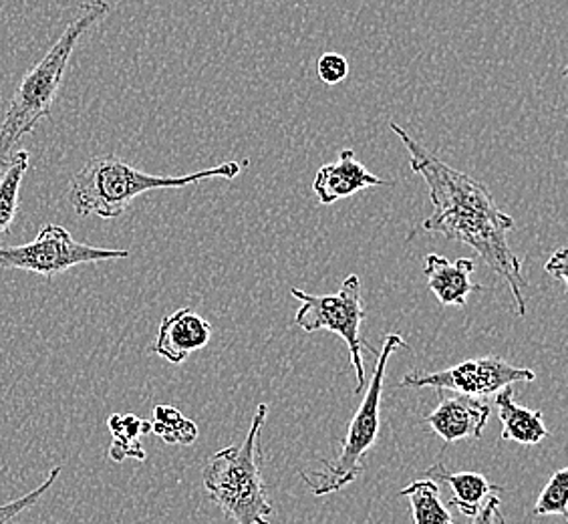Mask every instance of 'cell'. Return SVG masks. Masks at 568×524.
Here are the masks:
<instances>
[{"instance_id": "6da1fadb", "label": "cell", "mask_w": 568, "mask_h": 524, "mask_svg": "<svg viewBox=\"0 0 568 524\" xmlns=\"http://www.w3.org/2000/svg\"><path fill=\"white\" fill-rule=\"evenodd\" d=\"M389 128L409 153L412 170L424 178L434 204V214L422 222L419 230L439 234L448 241L462 242L478 252L494 273L500 274L504 283L508 284L516 313L525 318L523 261L508 244V232L516 229L513 216L500 210L493 192L476 178L442 162L436 153L416 142L399 123L392 121Z\"/></svg>"}, {"instance_id": "7a4b0ae2", "label": "cell", "mask_w": 568, "mask_h": 524, "mask_svg": "<svg viewBox=\"0 0 568 524\" xmlns=\"http://www.w3.org/2000/svg\"><path fill=\"white\" fill-rule=\"evenodd\" d=\"M244 165L224 162L186 175H153L128 164L113 153L95 155L83 165L69 184V202L79 216L118 219L133 200L153 190L184 188L212 178L234 180Z\"/></svg>"}, {"instance_id": "3957f363", "label": "cell", "mask_w": 568, "mask_h": 524, "mask_svg": "<svg viewBox=\"0 0 568 524\" xmlns=\"http://www.w3.org/2000/svg\"><path fill=\"white\" fill-rule=\"evenodd\" d=\"M108 12L110 4L105 0L85 2L49 53L22 77L0 125V175L11 164L14 145H19L24 135H29L44 118L51 115L75 44Z\"/></svg>"}, {"instance_id": "277c9868", "label": "cell", "mask_w": 568, "mask_h": 524, "mask_svg": "<svg viewBox=\"0 0 568 524\" xmlns=\"http://www.w3.org/2000/svg\"><path fill=\"white\" fill-rule=\"evenodd\" d=\"M266 415L268 405H258L241 446L220 450L202 472L210 501L239 524H271L268 516L274 513L258 466V437Z\"/></svg>"}, {"instance_id": "5b68a950", "label": "cell", "mask_w": 568, "mask_h": 524, "mask_svg": "<svg viewBox=\"0 0 568 524\" xmlns=\"http://www.w3.org/2000/svg\"><path fill=\"white\" fill-rule=\"evenodd\" d=\"M397 350H409L407 341L399 333H389L383 339V347L377 353V363L373 372L372 383L361 402L359 410L353 415L347 436L343 440L339 456L335 460H321L323 470H315L311 474L303 472V481L308 484L315 496H328L343 491L359 478L361 472L367 464V454L379 436L382 426V395L383 382L389 360Z\"/></svg>"}, {"instance_id": "8992f818", "label": "cell", "mask_w": 568, "mask_h": 524, "mask_svg": "<svg viewBox=\"0 0 568 524\" xmlns=\"http://www.w3.org/2000/svg\"><path fill=\"white\" fill-rule=\"evenodd\" d=\"M291 295L301 301L295 318L298 328L305 329L306 333H315V331L325 329L345 341V345L349 350L353 370L357 375L355 393H359L367 382L361 347H365L373 355L379 353L373 345L365 343L359 335L361 323L365 321L359 276L349 274L341 284L337 295H308L301 289H291Z\"/></svg>"}, {"instance_id": "52a82bcc", "label": "cell", "mask_w": 568, "mask_h": 524, "mask_svg": "<svg viewBox=\"0 0 568 524\" xmlns=\"http://www.w3.org/2000/svg\"><path fill=\"white\" fill-rule=\"evenodd\" d=\"M130 251L99 249L85 242H77L69 230L59 224H47L39 230L33 242L21 246H0V269L55 276L79 264L128 259Z\"/></svg>"}, {"instance_id": "ba28073f", "label": "cell", "mask_w": 568, "mask_h": 524, "mask_svg": "<svg viewBox=\"0 0 568 524\" xmlns=\"http://www.w3.org/2000/svg\"><path fill=\"white\" fill-rule=\"evenodd\" d=\"M536 373L516 367L500 357H478L462 361L456 367L442 372H412L399 382L402 387H434L437 392H456L471 397H486L514 383L535 382Z\"/></svg>"}, {"instance_id": "9c48e42d", "label": "cell", "mask_w": 568, "mask_h": 524, "mask_svg": "<svg viewBox=\"0 0 568 524\" xmlns=\"http://www.w3.org/2000/svg\"><path fill=\"white\" fill-rule=\"evenodd\" d=\"M493 407L484 397H471L456 393L454 397H446L439 392V404L432 414L424 417L427 426L436 432L446 444H454L459 440H480Z\"/></svg>"}, {"instance_id": "30bf717a", "label": "cell", "mask_w": 568, "mask_h": 524, "mask_svg": "<svg viewBox=\"0 0 568 524\" xmlns=\"http://www.w3.org/2000/svg\"><path fill=\"white\" fill-rule=\"evenodd\" d=\"M377 187H392L382 178L372 174L365 165L361 164L353 150H341L335 162L321 165L313 180V192L321 204L331 206L337 200L351 198L361 190Z\"/></svg>"}, {"instance_id": "8fae6325", "label": "cell", "mask_w": 568, "mask_h": 524, "mask_svg": "<svg viewBox=\"0 0 568 524\" xmlns=\"http://www.w3.org/2000/svg\"><path fill=\"white\" fill-rule=\"evenodd\" d=\"M212 339V325L190 306H182L162 321L152 351L170 363H184L194 351L204 350Z\"/></svg>"}, {"instance_id": "7c38bea8", "label": "cell", "mask_w": 568, "mask_h": 524, "mask_svg": "<svg viewBox=\"0 0 568 524\" xmlns=\"http://www.w3.org/2000/svg\"><path fill=\"white\" fill-rule=\"evenodd\" d=\"M476 264L470 259L448 261L442 254H427L424 262L427 286L444 306H464L470 293L484 291L481 284L471 283Z\"/></svg>"}, {"instance_id": "4fadbf2b", "label": "cell", "mask_w": 568, "mask_h": 524, "mask_svg": "<svg viewBox=\"0 0 568 524\" xmlns=\"http://www.w3.org/2000/svg\"><path fill=\"white\" fill-rule=\"evenodd\" d=\"M427 478L437 484H448L452 491V506L464 516H474L490 494H500L503 488L481 476L478 472H449L444 462H436L426 470Z\"/></svg>"}, {"instance_id": "5bb4252c", "label": "cell", "mask_w": 568, "mask_h": 524, "mask_svg": "<svg viewBox=\"0 0 568 524\" xmlns=\"http://www.w3.org/2000/svg\"><path fill=\"white\" fill-rule=\"evenodd\" d=\"M496 405H498V415L503 424V440L518 442L525 446H536L545 437L550 436L548 427L542 422V412L540 410L535 412L525 405L516 404L510 385H506L498 392Z\"/></svg>"}, {"instance_id": "9a60e30c", "label": "cell", "mask_w": 568, "mask_h": 524, "mask_svg": "<svg viewBox=\"0 0 568 524\" xmlns=\"http://www.w3.org/2000/svg\"><path fill=\"white\" fill-rule=\"evenodd\" d=\"M108 427L113 434V442L110 446V458L113 462H125V460H145L140 437L152 432V424L142 417L133 414H113L108 420Z\"/></svg>"}, {"instance_id": "2e32d148", "label": "cell", "mask_w": 568, "mask_h": 524, "mask_svg": "<svg viewBox=\"0 0 568 524\" xmlns=\"http://www.w3.org/2000/svg\"><path fill=\"white\" fill-rule=\"evenodd\" d=\"M399 496L407 498L416 524H456L452 521L446 504L439 496V484L432 478H422L407 484Z\"/></svg>"}, {"instance_id": "e0dca14e", "label": "cell", "mask_w": 568, "mask_h": 524, "mask_svg": "<svg viewBox=\"0 0 568 524\" xmlns=\"http://www.w3.org/2000/svg\"><path fill=\"white\" fill-rule=\"evenodd\" d=\"M31 165V153L19 150L12 153L11 164L0 175V234L7 232L19 210L22 178Z\"/></svg>"}, {"instance_id": "ac0fdd59", "label": "cell", "mask_w": 568, "mask_h": 524, "mask_svg": "<svg viewBox=\"0 0 568 524\" xmlns=\"http://www.w3.org/2000/svg\"><path fill=\"white\" fill-rule=\"evenodd\" d=\"M152 432L162 437L165 444L190 446L197 440V426L187 420L174 405H155L153 410Z\"/></svg>"}, {"instance_id": "d6986e66", "label": "cell", "mask_w": 568, "mask_h": 524, "mask_svg": "<svg viewBox=\"0 0 568 524\" xmlns=\"http://www.w3.org/2000/svg\"><path fill=\"white\" fill-rule=\"evenodd\" d=\"M535 516L557 514L568 518V470L560 468L550 476L545 491L540 492L536 501Z\"/></svg>"}, {"instance_id": "ffe728a7", "label": "cell", "mask_w": 568, "mask_h": 524, "mask_svg": "<svg viewBox=\"0 0 568 524\" xmlns=\"http://www.w3.org/2000/svg\"><path fill=\"white\" fill-rule=\"evenodd\" d=\"M61 472H63V468H61V466H57V468L51 470V474L47 476V481H44L39 488H34V491L29 492V494H24V496L17 498V501L2 504V506H0V524L11 523V521H14L19 514L24 513V511H29L31 506L39 503V501L43 498V494L51 491V486H53L57 478L61 476Z\"/></svg>"}, {"instance_id": "44dd1931", "label": "cell", "mask_w": 568, "mask_h": 524, "mask_svg": "<svg viewBox=\"0 0 568 524\" xmlns=\"http://www.w3.org/2000/svg\"><path fill=\"white\" fill-rule=\"evenodd\" d=\"M317 73L325 85H339L349 77V61L339 53H325L317 61Z\"/></svg>"}, {"instance_id": "7402d4cb", "label": "cell", "mask_w": 568, "mask_h": 524, "mask_svg": "<svg viewBox=\"0 0 568 524\" xmlns=\"http://www.w3.org/2000/svg\"><path fill=\"white\" fill-rule=\"evenodd\" d=\"M503 501L498 494H490L486 503L481 504L480 511L474 514L471 524H504V516L500 513Z\"/></svg>"}, {"instance_id": "603a6c76", "label": "cell", "mask_w": 568, "mask_h": 524, "mask_svg": "<svg viewBox=\"0 0 568 524\" xmlns=\"http://www.w3.org/2000/svg\"><path fill=\"white\" fill-rule=\"evenodd\" d=\"M545 271H547L548 274H552V276L558 279L565 286H568L567 249H558L557 252H552V256L548 259Z\"/></svg>"}]
</instances>
